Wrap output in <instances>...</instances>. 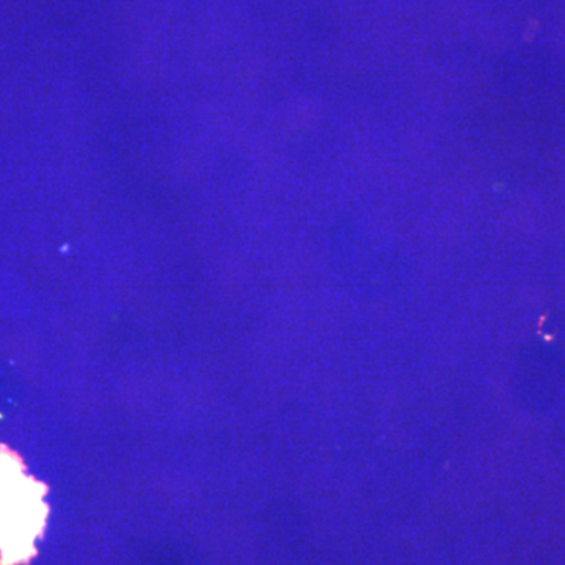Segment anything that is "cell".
<instances>
[{
	"label": "cell",
	"mask_w": 565,
	"mask_h": 565,
	"mask_svg": "<svg viewBox=\"0 0 565 565\" xmlns=\"http://www.w3.org/2000/svg\"><path fill=\"white\" fill-rule=\"evenodd\" d=\"M44 493L46 487L24 473L20 457L0 446V527L22 525L35 535L43 525Z\"/></svg>",
	"instance_id": "cell-1"
}]
</instances>
